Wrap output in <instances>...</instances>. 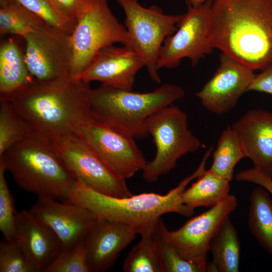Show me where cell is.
Returning <instances> with one entry per match:
<instances>
[{
  "mask_svg": "<svg viewBox=\"0 0 272 272\" xmlns=\"http://www.w3.org/2000/svg\"><path fill=\"white\" fill-rule=\"evenodd\" d=\"M209 42L253 71L272 62V0H213Z\"/></svg>",
  "mask_w": 272,
  "mask_h": 272,
  "instance_id": "1",
  "label": "cell"
},
{
  "mask_svg": "<svg viewBox=\"0 0 272 272\" xmlns=\"http://www.w3.org/2000/svg\"><path fill=\"white\" fill-rule=\"evenodd\" d=\"M89 83L70 75L55 80L33 81L1 98L8 100L33 131L50 139L74 132L92 118Z\"/></svg>",
  "mask_w": 272,
  "mask_h": 272,
  "instance_id": "2",
  "label": "cell"
},
{
  "mask_svg": "<svg viewBox=\"0 0 272 272\" xmlns=\"http://www.w3.org/2000/svg\"><path fill=\"white\" fill-rule=\"evenodd\" d=\"M205 170V166L199 164L192 174L164 194L144 192L126 197H114L98 192L77 179L67 202L85 208L98 219L130 225L139 234L142 230L156 226L165 214L176 213L191 216L194 209L183 203L182 194L187 185Z\"/></svg>",
  "mask_w": 272,
  "mask_h": 272,
  "instance_id": "3",
  "label": "cell"
},
{
  "mask_svg": "<svg viewBox=\"0 0 272 272\" xmlns=\"http://www.w3.org/2000/svg\"><path fill=\"white\" fill-rule=\"evenodd\" d=\"M25 190L67 202L77 179L66 167L50 138L33 131L0 157Z\"/></svg>",
  "mask_w": 272,
  "mask_h": 272,
  "instance_id": "4",
  "label": "cell"
},
{
  "mask_svg": "<svg viewBox=\"0 0 272 272\" xmlns=\"http://www.w3.org/2000/svg\"><path fill=\"white\" fill-rule=\"evenodd\" d=\"M185 95L183 89L166 83L146 93L123 90L101 84L91 89L89 109L92 118L134 138L147 134L146 120L159 110L173 105Z\"/></svg>",
  "mask_w": 272,
  "mask_h": 272,
  "instance_id": "5",
  "label": "cell"
},
{
  "mask_svg": "<svg viewBox=\"0 0 272 272\" xmlns=\"http://www.w3.org/2000/svg\"><path fill=\"white\" fill-rule=\"evenodd\" d=\"M146 132L156 146L154 158L142 170L143 179L156 182L173 170L182 156L194 153L200 147L199 140L189 129L186 114L173 105L151 116L146 120Z\"/></svg>",
  "mask_w": 272,
  "mask_h": 272,
  "instance_id": "6",
  "label": "cell"
},
{
  "mask_svg": "<svg viewBox=\"0 0 272 272\" xmlns=\"http://www.w3.org/2000/svg\"><path fill=\"white\" fill-rule=\"evenodd\" d=\"M72 59L70 75L80 79L103 48L121 43L129 47L126 29L112 13L107 0H91L71 34Z\"/></svg>",
  "mask_w": 272,
  "mask_h": 272,
  "instance_id": "7",
  "label": "cell"
},
{
  "mask_svg": "<svg viewBox=\"0 0 272 272\" xmlns=\"http://www.w3.org/2000/svg\"><path fill=\"white\" fill-rule=\"evenodd\" d=\"M123 9L125 27L129 39V47L143 59L151 79L161 82L157 62L165 39L174 34L181 15H167L155 5L142 6L138 0H116Z\"/></svg>",
  "mask_w": 272,
  "mask_h": 272,
  "instance_id": "8",
  "label": "cell"
},
{
  "mask_svg": "<svg viewBox=\"0 0 272 272\" xmlns=\"http://www.w3.org/2000/svg\"><path fill=\"white\" fill-rule=\"evenodd\" d=\"M60 158L75 177L101 193L132 195L125 179L75 132L51 139Z\"/></svg>",
  "mask_w": 272,
  "mask_h": 272,
  "instance_id": "9",
  "label": "cell"
},
{
  "mask_svg": "<svg viewBox=\"0 0 272 272\" xmlns=\"http://www.w3.org/2000/svg\"><path fill=\"white\" fill-rule=\"evenodd\" d=\"M213 0L198 7L186 2L187 12L181 16L177 29L164 42L157 62L159 70L177 67L182 59L188 58L192 66L212 53L209 42L211 12Z\"/></svg>",
  "mask_w": 272,
  "mask_h": 272,
  "instance_id": "10",
  "label": "cell"
},
{
  "mask_svg": "<svg viewBox=\"0 0 272 272\" xmlns=\"http://www.w3.org/2000/svg\"><path fill=\"white\" fill-rule=\"evenodd\" d=\"M233 195L196 216L180 228L170 231L162 220L160 227L165 238L184 259L197 263L207 271L208 254L212 239L237 207Z\"/></svg>",
  "mask_w": 272,
  "mask_h": 272,
  "instance_id": "11",
  "label": "cell"
},
{
  "mask_svg": "<svg viewBox=\"0 0 272 272\" xmlns=\"http://www.w3.org/2000/svg\"><path fill=\"white\" fill-rule=\"evenodd\" d=\"M24 58L34 81L46 82L70 76L71 34L49 25L26 35Z\"/></svg>",
  "mask_w": 272,
  "mask_h": 272,
  "instance_id": "12",
  "label": "cell"
},
{
  "mask_svg": "<svg viewBox=\"0 0 272 272\" xmlns=\"http://www.w3.org/2000/svg\"><path fill=\"white\" fill-rule=\"evenodd\" d=\"M74 132L125 179L142 171L147 162L135 138L92 118Z\"/></svg>",
  "mask_w": 272,
  "mask_h": 272,
  "instance_id": "13",
  "label": "cell"
},
{
  "mask_svg": "<svg viewBox=\"0 0 272 272\" xmlns=\"http://www.w3.org/2000/svg\"><path fill=\"white\" fill-rule=\"evenodd\" d=\"M254 71L221 53L220 64L213 77L195 94L209 112L221 115L231 111L249 88Z\"/></svg>",
  "mask_w": 272,
  "mask_h": 272,
  "instance_id": "14",
  "label": "cell"
},
{
  "mask_svg": "<svg viewBox=\"0 0 272 272\" xmlns=\"http://www.w3.org/2000/svg\"><path fill=\"white\" fill-rule=\"evenodd\" d=\"M29 211L54 233L63 249L84 241L98 220L84 207L46 196H38Z\"/></svg>",
  "mask_w": 272,
  "mask_h": 272,
  "instance_id": "15",
  "label": "cell"
},
{
  "mask_svg": "<svg viewBox=\"0 0 272 272\" xmlns=\"http://www.w3.org/2000/svg\"><path fill=\"white\" fill-rule=\"evenodd\" d=\"M144 66L143 59L134 50L124 45H112L96 55L80 80L88 83L98 81L119 89L132 90L138 72Z\"/></svg>",
  "mask_w": 272,
  "mask_h": 272,
  "instance_id": "16",
  "label": "cell"
},
{
  "mask_svg": "<svg viewBox=\"0 0 272 272\" xmlns=\"http://www.w3.org/2000/svg\"><path fill=\"white\" fill-rule=\"evenodd\" d=\"M138 234V231L127 224L98 219L85 240L89 272L110 269Z\"/></svg>",
  "mask_w": 272,
  "mask_h": 272,
  "instance_id": "17",
  "label": "cell"
},
{
  "mask_svg": "<svg viewBox=\"0 0 272 272\" xmlns=\"http://www.w3.org/2000/svg\"><path fill=\"white\" fill-rule=\"evenodd\" d=\"M231 127L253 167L272 178V113L262 109L249 110Z\"/></svg>",
  "mask_w": 272,
  "mask_h": 272,
  "instance_id": "18",
  "label": "cell"
},
{
  "mask_svg": "<svg viewBox=\"0 0 272 272\" xmlns=\"http://www.w3.org/2000/svg\"><path fill=\"white\" fill-rule=\"evenodd\" d=\"M15 240L38 272H45L63 249L54 233L29 210L16 212Z\"/></svg>",
  "mask_w": 272,
  "mask_h": 272,
  "instance_id": "19",
  "label": "cell"
},
{
  "mask_svg": "<svg viewBox=\"0 0 272 272\" xmlns=\"http://www.w3.org/2000/svg\"><path fill=\"white\" fill-rule=\"evenodd\" d=\"M209 251L212 261L207 263V271L238 272L241 243L237 231L228 218L211 240Z\"/></svg>",
  "mask_w": 272,
  "mask_h": 272,
  "instance_id": "20",
  "label": "cell"
},
{
  "mask_svg": "<svg viewBox=\"0 0 272 272\" xmlns=\"http://www.w3.org/2000/svg\"><path fill=\"white\" fill-rule=\"evenodd\" d=\"M23 54L12 40L0 47L1 96L9 95L33 81Z\"/></svg>",
  "mask_w": 272,
  "mask_h": 272,
  "instance_id": "21",
  "label": "cell"
},
{
  "mask_svg": "<svg viewBox=\"0 0 272 272\" xmlns=\"http://www.w3.org/2000/svg\"><path fill=\"white\" fill-rule=\"evenodd\" d=\"M230 182L210 169L206 170L191 186L182 194L184 205L194 209L213 207L225 200L230 194Z\"/></svg>",
  "mask_w": 272,
  "mask_h": 272,
  "instance_id": "22",
  "label": "cell"
},
{
  "mask_svg": "<svg viewBox=\"0 0 272 272\" xmlns=\"http://www.w3.org/2000/svg\"><path fill=\"white\" fill-rule=\"evenodd\" d=\"M248 224L259 245L272 256V198L263 187L254 188L250 195Z\"/></svg>",
  "mask_w": 272,
  "mask_h": 272,
  "instance_id": "23",
  "label": "cell"
},
{
  "mask_svg": "<svg viewBox=\"0 0 272 272\" xmlns=\"http://www.w3.org/2000/svg\"><path fill=\"white\" fill-rule=\"evenodd\" d=\"M158 224L139 232L141 238L126 256L123 271L163 272L156 232Z\"/></svg>",
  "mask_w": 272,
  "mask_h": 272,
  "instance_id": "24",
  "label": "cell"
},
{
  "mask_svg": "<svg viewBox=\"0 0 272 272\" xmlns=\"http://www.w3.org/2000/svg\"><path fill=\"white\" fill-rule=\"evenodd\" d=\"M44 21L15 0H0V34L23 38L47 25Z\"/></svg>",
  "mask_w": 272,
  "mask_h": 272,
  "instance_id": "25",
  "label": "cell"
},
{
  "mask_svg": "<svg viewBox=\"0 0 272 272\" xmlns=\"http://www.w3.org/2000/svg\"><path fill=\"white\" fill-rule=\"evenodd\" d=\"M245 157L246 154L239 138L231 126L228 125L218 139L209 169L230 182L236 165Z\"/></svg>",
  "mask_w": 272,
  "mask_h": 272,
  "instance_id": "26",
  "label": "cell"
},
{
  "mask_svg": "<svg viewBox=\"0 0 272 272\" xmlns=\"http://www.w3.org/2000/svg\"><path fill=\"white\" fill-rule=\"evenodd\" d=\"M33 130L8 100L1 98L0 157Z\"/></svg>",
  "mask_w": 272,
  "mask_h": 272,
  "instance_id": "27",
  "label": "cell"
},
{
  "mask_svg": "<svg viewBox=\"0 0 272 272\" xmlns=\"http://www.w3.org/2000/svg\"><path fill=\"white\" fill-rule=\"evenodd\" d=\"M6 171L0 160V230L5 240L11 241L16 239L17 211L5 177Z\"/></svg>",
  "mask_w": 272,
  "mask_h": 272,
  "instance_id": "28",
  "label": "cell"
},
{
  "mask_svg": "<svg viewBox=\"0 0 272 272\" xmlns=\"http://www.w3.org/2000/svg\"><path fill=\"white\" fill-rule=\"evenodd\" d=\"M161 220L156 232L163 272H205L204 269L197 263L183 258L165 238L160 227Z\"/></svg>",
  "mask_w": 272,
  "mask_h": 272,
  "instance_id": "29",
  "label": "cell"
},
{
  "mask_svg": "<svg viewBox=\"0 0 272 272\" xmlns=\"http://www.w3.org/2000/svg\"><path fill=\"white\" fill-rule=\"evenodd\" d=\"M1 272H38L16 240L0 243Z\"/></svg>",
  "mask_w": 272,
  "mask_h": 272,
  "instance_id": "30",
  "label": "cell"
},
{
  "mask_svg": "<svg viewBox=\"0 0 272 272\" xmlns=\"http://www.w3.org/2000/svg\"><path fill=\"white\" fill-rule=\"evenodd\" d=\"M46 23L71 34L76 25L65 18L50 0H15Z\"/></svg>",
  "mask_w": 272,
  "mask_h": 272,
  "instance_id": "31",
  "label": "cell"
},
{
  "mask_svg": "<svg viewBox=\"0 0 272 272\" xmlns=\"http://www.w3.org/2000/svg\"><path fill=\"white\" fill-rule=\"evenodd\" d=\"M45 272H89L85 240L69 249H63Z\"/></svg>",
  "mask_w": 272,
  "mask_h": 272,
  "instance_id": "32",
  "label": "cell"
},
{
  "mask_svg": "<svg viewBox=\"0 0 272 272\" xmlns=\"http://www.w3.org/2000/svg\"><path fill=\"white\" fill-rule=\"evenodd\" d=\"M67 20L76 25L91 0H50Z\"/></svg>",
  "mask_w": 272,
  "mask_h": 272,
  "instance_id": "33",
  "label": "cell"
},
{
  "mask_svg": "<svg viewBox=\"0 0 272 272\" xmlns=\"http://www.w3.org/2000/svg\"><path fill=\"white\" fill-rule=\"evenodd\" d=\"M237 181L251 182L265 189L272 197V178L250 168L240 171L235 176Z\"/></svg>",
  "mask_w": 272,
  "mask_h": 272,
  "instance_id": "34",
  "label": "cell"
},
{
  "mask_svg": "<svg viewBox=\"0 0 272 272\" xmlns=\"http://www.w3.org/2000/svg\"><path fill=\"white\" fill-rule=\"evenodd\" d=\"M250 91L272 95V62L256 75L249 88Z\"/></svg>",
  "mask_w": 272,
  "mask_h": 272,
  "instance_id": "35",
  "label": "cell"
},
{
  "mask_svg": "<svg viewBox=\"0 0 272 272\" xmlns=\"http://www.w3.org/2000/svg\"><path fill=\"white\" fill-rule=\"evenodd\" d=\"M186 2L189 3L193 7H198L202 5L207 0H185Z\"/></svg>",
  "mask_w": 272,
  "mask_h": 272,
  "instance_id": "36",
  "label": "cell"
}]
</instances>
